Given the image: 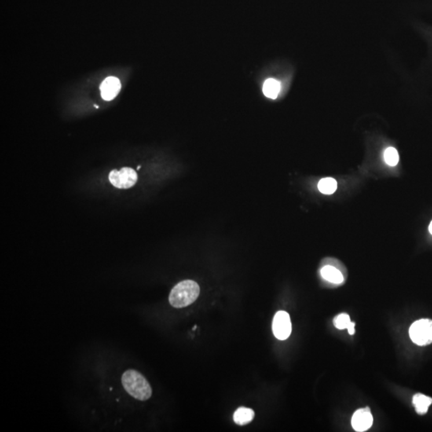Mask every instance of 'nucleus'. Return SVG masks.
<instances>
[{"label":"nucleus","instance_id":"4468645a","mask_svg":"<svg viewBox=\"0 0 432 432\" xmlns=\"http://www.w3.org/2000/svg\"><path fill=\"white\" fill-rule=\"evenodd\" d=\"M351 322L352 321H351L350 316L346 313L339 314L333 320L334 325L338 330H343V329L348 328Z\"/></svg>","mask_w":432,"mask_h":432},{"label":"nucleus","instance_id":"dca6fc26","mask_svg":"<svg viewBox=\"0 0 432 432\" xmlns=\"http://www.w3.org/2000/svg\"><path fill=\"white\" fill-rule=\"evenodd\" d=\"M429 232H430V233L432 235V221L431 223H430V225H429Z\"/></svg>","mask_w":432,"mask_h":432},{"label":"nucleus","instance_id":"f257e3e1","mask_svg":"<svg viewBox=\"0 0 432 432\" xmlns=\"http://www.w3.org/2000/svg\"><path fill=\"white\" fill-rule=\"evenodd\" d=\"M122 386L132 397L140 401L149 400L152 389L149 382L141 373L136 370H127L122 375Z\"/></svg>","mask_w":432,"mask_h":432},{"label":"nucleus","instance_id":"423d86ee","mask_svg":"<svg viewBox=\"0 0 432 432\" xmlns=\"http://www.w3.org/2000/svg\"><path fill=\"white\" fill-rule=\"evenodd\" d=\"M372 424L373 416L369 407L357 410L352 416V427L356 431H366L371 428Z\"/></svg>","mask_w":432,"mask_h":432},{"label":"nucleus","instance_id":"9b49d317","mask_svg":"<svg viewBox=\"0 0 432 432\" xmlns=\"http://www.w3.org/2000/svg\"><path fill=\"white\" fill-rule=\"evenodd\" d=\"M281 90V83L275 78H268L264 82L263 92L266 97L276 100Z\"/></svg>","mask_w":432,"mask_h":432},{"label":"nucleus","instance_id":"7ed1b4c3","mask_svg":"<svg viewBox=\"0 0 432 432\" xmlns=\"http://www.w3.org/2000/svg\"><path fill=\"white\" fill-rule=\"evenodd\" d=\"M411 340L419 346L432 343V320L423 319L415 321L409 329Z\"/></svg>","mask_w":432,"mask_h":432},{"label":"nucleus","instance_id":"ddd939ff","mask_svg":"<svg viewBox=\"0 0 432 432\" xmlns=\"http://www.w3.org/2000/svg\"><path fill=\"white\" fill-rule=\"evenodd\" d=\"M384 160L386 164L391 166H395L399 163V154H398L397 150L394 147H388L386 148L384 151Z\"/></svg>","mask_w":432,"mask_h":432},{"label":"nucleus","instance_id":"0eeeda50","mask_svg":"<svg viewBox=\"0 0 432 432\" xmlns=\"http://www.w3.org/2000/svg\"><path fill=\"white\" fill-rule=\"evenodd\" d=\"M121 84L119 78L108 77L100 86L102 98L104 100H111L118 95L120 91Z\"/></svg>","mask_w":432,"mask_h":432},{"label":"nucleus","instance_id":"f8f14e48","mask_svg":"<svg viewBox=\"0 0 432 432\" xmlns=\"http://www.w3.org/2000/svg\"><path fill=\"white\" fill-rule=\"evenodd\" d=\"M318 188L321 193L324 195H331L334 193L337 189V182L335 179L331 177L323 178L319 182Z\"/></svg>","mask_w":432,"mask_h":432},{"label":"nucleus","instance_id":"1a4fd4ad","mask_svg":"<svg viewBox=\"0 0 432 432\" xmlns=\"http://www.w3.org/2000/svg\"><path fill=\"white\" fill-rule=\"evenodd\" d=\"M254 418V411L251 408L239 407L234 413L233 419L236 424L240 426L248 424Z\"/></svg>","mask_w":432,"mask_h":432},{"label":"nucleus","instance_id":"6e6552de","mask_svg":"<svg viewBox=\"0 0 432 432\" xmlns=\"http://www.w3.org/2000/svg\"><path fill=\"white\" fill-rule=\"evenodd\" d=\"M320 273H321L322 277L323 279L330 282V283H334V284H341L342 282L344 281V277H343L342 272L333 265L328 264V265L323 267L321 271H320Z\"/></svg>","mask_w":432,"mask_h":432},{"label":"nucleus","instance_id":"20e7f679","mask_svg":"<svg viewBox=\"0 0 432 432\" xmlns=\"http://www.w3.org/2000/svg\"><path fill=\"white\" fill-rule=\"evenodd\" d=\"M138 180V175L134 169L122 167L119 170H111L109 174V181L115 188L119 189H128L132 188Z\"/></svg>","mask_w":432,"mask_h":432},{"label":"nucleus","instance_id":"2eb2a0df","mask_svg":"<svg viewBox=\"0 0 432 432\" xmlns=\"http://www.w3.org/2000/svg\"><path fill=\"white\" fill-rule=\"evenodd\" d=\"M355 326H356V323H353V322H351L350 324L348 327V333L350 334L351 335H354L355 334Z\"/></svg>","mask_w":432,"mask_h":432},{"label":"nucleus","instance_id":"39448f33","mask_svg":"<svg viewBox=\"0 0 432 432\" xmlns=\"http://www.w3.org/2000/svg\"><path fill=\"white\" fill-rule=\"evenodd\" d=\"M274 335L279 340H285L291 333V322L287 312L280 311L276 314L272 323Z\"/></svg>","mask_w":432,"mask_h":432},{"label":"nucleus","instance_id":"9d476101","mask_svg":"<svg viewBox=\"0 0 432 432\" xmlns=\"http://www.w3.org/2000/svg\"><path fill=\"white\" fill-rule=\"evenodd\" d=\"M412 402L417 413L419 415H425L428 411L429 407L432 404V399L429 396L418 393L413 396Z\"/></svg>","mask_w":432,"mask_h":432},{"label":"nucleus","instance_id":"f03ea898","mask_svg":"<svg viewBox=\"0 0 432 432\" xmlns=\"http://www.w3.org/2000/svg\"><path fill=\"white\" fill-rule=\"evenodd\" d=\"M200 293L199 284L193 280H184L176 284L169 294V303L176 308H183L193 304Z\"/></svg>","mask_w":432,"mask_h":432}]
</instances>
